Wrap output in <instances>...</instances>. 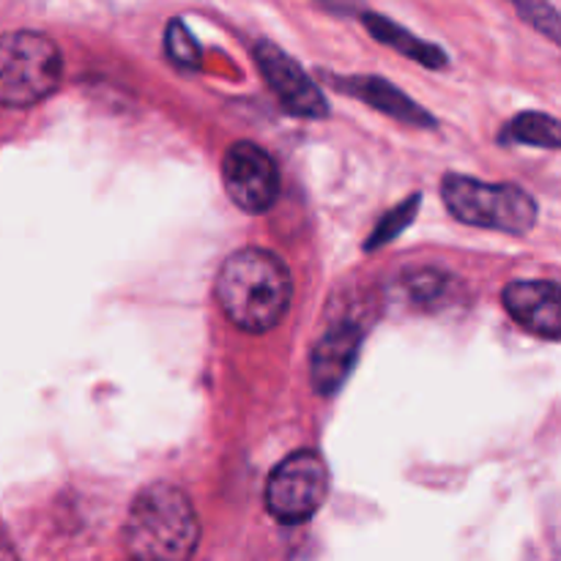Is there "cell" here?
Returning a JSON list of instances; mask_svg holds the SVG:
<instances>
[{"label":"cell","mask_w":561,"mask_h":561,"mask_svg":"<svg viewBox=\"0 0 561 561\" xmlns=\"http://www.w3.org/2000/svg\"><path fill=\"white\" fill-rule=\"evenodd\" d=\"M222 184L230 201L247 214H263L279 195V170L266 148L236 142L222 159Z\"/></svg>","instance_id":"cell-6"},{"label":"cell","mask_w":561,"mask_h":561,"mask_svg":"<svg viewBox=\"0 0 561 561\" xmlns=\"http://www.w3.org/2000/svg\"><path fill=\"white\" fill-rule=\"evenodd\" d=\"M294 299V277L283 257L263 247L233 252L217 274V301L228 321L263 334L277 327Z\"/></svg>","instance_id":"cell-1"},{"label":"cell","mask_w":561,"mask_h":561,"mask_svg":"<svg viewBox=\"0 0 561 561\" xmlns=\"http://www.w3.org/2000/svg\"><path fill=\"white\" fill-rule=\"evenodd\" d=\"M255 60L288 113L301 115V118H323L327 115V99L318 91L312 77L288 53H283L277 44H257Z\"/></svg>","instance_id":"cell-7"},{"label":"cell","mask_w":561,"mask_h":561,"mask_svg":"<svg viewBox=\"0 0 561 561\" xmlns=\"http://www.w3.org/2000/svg\"><path fill=\"white\" fill-rule=\"evenodd\" d=\"M365 25H367V31H370L373 36L378 38V42H383L387 47L398 49L400 55L416 60V64H422L425 69H442V66L447 64V53H444L442 47H436V44H427V42H422V38L411 36L409 31H403L398 22L387 20V16L365 14Z\"/></svg>","instance_id":"cell-11"},{"label":"cell","mask_w":561,"mask_h":561,"mask_svg":"<svg viewBox=\"0 0 561 561\" xmlns=\"http://www.w3.org/2000/svg\"><path fill=\"white\" fill-rule=\"evenodd\" d=\"M201 542V520L190 496L168 482L142 488L124 524L131 561H190Z\"/></svg>","instance_id":"cell-2"},{"label":"cell","mask_w":561,"mask_h":561,"mask_svg":"<svg viewBox=\"0 0 561 561\" xmlns=\"http://www.w3.org/2000/svg\"><path fill=\"white\" fill-rule=\"evenodd\" d=\"M416 208H420V197H411V201L400 203L394 211H389L387 217L378 222L376 233L370 236V244H367V250H376V247L387 244V241H392L400 230L409 228L411 219H414V214H416Z\"/></svg>","instance_id":"cell-14"},{"label":"cell","mask_w":561,"mask_h":561,"mask_svg":"<svg viewBox=\"0 0 561 561\" xmlns=\"http://www.w3.org/2000/svg\"><path fill=\"white\" fill-rule=\"evenodd\" d=\"M442 197L447 211L463 225L524 236L535 228L537 203L513 184H485L469 175H444Z\"/></svg>","instance_id":"cell-4"},{"label":"cell","mask_w":561,"mask_h":561,"mask_svg":"<svg viewBox=\"0 0 561 561\" xmlns=\"http://www.w3.org/2000/svg\"><path fill=\"white\" fill-rule=\"evenodd\" d=\"M327 493V460L316 449H299L268 474L266 510L279 524H305L323 507Z\"/></svg>","instance_id":"cell-5"},{"label":"cell","mask_w":561,"mask_h":561,"mask_svg":"<svg viewBox=\"0 0 561 561\" xmlns=\"http://www.w3.org/2000/svg\"><path fill=\"white\" fill-rule=\"evenodd\" d=\"M504 307L529 332L546 340H559L561 299L559 285L551 279H524L504 288Z\"/></svg>","instance_id":"cell-8"},{"label":"cell","mask_w":561,"mask_h":561,"mask_svg":"<svg viewBox=\"0 0 561 561\" xmlns=\"http://www.w3.org/2000/svg\"><path fill=\"white\" fill-rule=\"evenodd\" d=\"M359 345L362 329L354 327V323H340V327L329 329V332L318 340L310 359L312 389H316L318 394L332 398V394L343 387L348 373L354 370L356 359H359Z\"/></svg>","instance_id":"cell-9"},{"label":"cell","mask_w":561,"mask_h":561,"mask_svg":"<svg viewBox=\"0 0 561 561\" xmlns=\"http://www.w3.org/2000/svg\"><path fill=\"white\" fill-rule=\"evenodd\" d=\"M345 91L359 96L362 102L373 104L381 113L392 115V118L403 121V124H414V126H433V118L420 107L416 102H411L405 93H400L392 82L378 80V77H356V80H345L343 82Z\"/></svg>","instance_id":"cell-10"},{"label":"cell","mask_w":561,"mask_h":561,"mask_svg":"<svg viewBox=\"0 0 561 561\" xmlns=\"http://www.w3.org/2000/svg\"><path fill=\"white\" fill-rule=\"evenodd\" d=\"M515 11L524 16L526 22H531L535 27H540L551 42H561V22H559V9L551 3H515Z\"/></svg>","instance_id":"cell-15"},{"label":"cell","mask_w":561,"mask_h":561,"mask_svg":"<svg viewBox=\"0 0 561 561\" xmlns=\"http://www.w3.org/2000/svg\"><path fill=\"white\" fill-rule=\"evenodd\" d=\"M64 58L58 44L36 31L0 36V107H31L58 88Z\"/></svg>","instance_id":"cell-3"},{"label":"cell","mask_w":561,"mask_h":561,"mask_svg":"<svg viewBox=\"0 0 561 561\" xmlns=\"http://www.w3.org/2000/svg\"><path fill=\"white\" fill-rule=\"evenodd\" d=\"M507 137L515 142H526V146H540L548 151H559V121L542 113H520L518 118L510 121Z\"/></svg>","instance_id":"cell-12"},{"label":"cell","mask_w":561,"mask_h":561,"mask_svg":"<svg viewBox=\"0 0 561 561\" xmlns=\"http://www.w3.org/2000/svg\"><path fill=\"white\" fill-rule=\"evenodd\" d=\"M164 53L170 55L175 66L181 69H201V44L192 36L190 27L184 25V20H170L164 27Z\"/></svg>","instance_id":"cell-13"},{"label":"cell","mask_w":561,"mask_h":561,"mask_svg":"<svg viewBox=\"0 0 561 561\" xmlns=\"http://www.w3.org/2000/svg\"><path fill=\"white\" fill-rule=\"evenodd\" d=\"M0 561H20V557H16L14 546L9 542V537L0 531Z\"/></svg>","instance_id":"cell-16"}]
</instances>
